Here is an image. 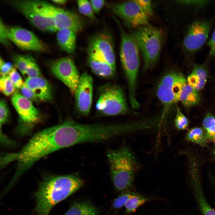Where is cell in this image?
Instances as JSON below:
<instances>
[{"label":"cell","mask_w":215,"mask_h":215,"mask_svg":"<svg viewBox=\"0 0 215 215\" xmlns=\"http://www.w3.org/2000/svg\"><path fill=\"white\" fill-rule=\"evenodd\" d=\"M83 184V181L74 174L45 177L35 194L36 213L48 215L54 206L79 189Z\"/></svg>","instance_id":"obj_1"},{"label":"cell","mask_w":215,"mask_h":215,"mask_svg":"<svg viewBox=\"0 0 215 215\" xmlns=\"http://www.w3.org/2000/svg\"><path fill=\"white\" fill-rule=\"evenodd\" d=\"M107 154L115 189L121 192L134 191V176L139 165L133 153L129 148L123 147L109 149Z\"/></svg>","instance_id":"obj_2"},{"label":"cell","mask_w":215,"mask_h":215,"mask_svg":"<svg viewBox=\"0 0 215 215\" xmlns=\"http://www.w3.org/2000/svg\"><path fill=\"white\" fill-rule=\"evenodd\" d=\"M114 19L120 31V58L128 80L130 103L132 108L136 109L139 106L136 99V91L140 51L137 43L131 34L124 29L116 18L114 17Z\"/></svg>","instance_id":"obj_3"},{"label":"cell","mask_w":215,"mask_h":215,"mask_svg":"<svg viewBox=\"0 0 215 215\" xmlns=\"http://www.w3.org/2000/svg\"><path fill=\"white\" fill-rule=\"evenodd\" d=\"M131 34L136 40L143 60L145 69L157 63L163 41V34L159 28L149 24L138 27Z\"/></svg>","instance_id":"obj_4"},{"label":"cell","mask_w":215,"mask_h":215,"mask_svg":"<svg viewBox=\"0 0 215 215\" xmlns=\"http://www.w3.org/2000/svg\"><path fill=\"white\" fill-rule=\"evenodd\" d=\"M96 108L103 115L125 114L128 109L123 91L117 85L107 84L100 88Z\"/></svg>","instance_id":"obj_5"},{"label":"cell","mask_w":215,"mask_h":215,"mask_svg":"<svg viewBox=\"0 0 215 215\" xmlns=\"http://www.w3.org/2000/svg\"><path fill=\"white\" fill-rule=\"evenodd\" d=\"M187 83L181 73L171 71L165 75L158 85L157 95L165 108L179 101L181 91Z\"/></svg>","instance_id":"obj_6"},{"label":"cell","mask_w":215,"mask_h":215,"mask_svg":"<svg viewBox=\"0 0 215 215\" xmlns=\"http://www.w3.org/2000/svg\"><path fill=\"white\" fill-rule=\"evenodd\" d=\"M109 7L127 27L137 28L148 24L149 17L135 0L112 2Z\"/></svg>","instance_id":"obj_7"},{"label":"cell","mask_w":215,"mask_h":215,"mask_svg":"<svg viewBox=\"0 0 215 215\" xmlns=\"http://www.w3.org/2000/svg\"><path fill=\"white\" fill-rule=\"evenodd\" d=\"M52 20L57 31L63 29H69L78 33L83 29L82 19L75 13L56 7L46 1L39 0Z\"/></svg>","instance_id":"obj_8"},{"label":"cell","mask_w":215,"mask_h":215,"mask_svg":"<svg viewBox=\"0 0 215 215\" xmlns=\"http://www.w3.org/2000/svg\"><path fill=\"white\" fill-rule=\"evenodd\" d=\"M11 101L20 119L18 132L21 135L25 134L39 122V112L31 101L18 92L13 94Z\"/></svg>","instance_id":"obj_9"},{"label":"cell","mask_w":215,"mask_h":215,"mask_svg":"<svg viewBox=\"0 0 215 215\" xmlns=\"http://www.w3.org/2000/svg\"><path fill=\"white\" fill-rule=\"evenodd\" d=\"M50 69L68 87L72 94H74L80 77L73 59L66 57L56 60L51 63Z\"/></svg>","instance_id":"obj_10"},{"label":"cell","mask_w":215,"mask_h":215,"mask_svg":"<svg viewBox=\"0 0 215 215\" xmlns=\"http://www.w3.org/2000/svg\"><path fill=\"white\" fill-rule=\"evenodd\" d=\"M210 24L204 21H196L189 26L183 41L187 51L194 52L200 49L208 37Z\"/></svg>","instance_id":"obj_11"},{"label":"cell","mask_w":215,"mask_h":215,"mask_svg":"<svg viewBox=\"0 0 215 215\" xmlns=\"http://www.w3.org/2000/svg\"><path fill=\"white\" fill-rule=\"evenodd\" d=\"M8 37L19 48L26 50L43 52L45 45L32 32L18 27L9 29Z\"/></svg>","instance_id":"obj_12"},{"label":"cell","mask_w":215,"mask_h":215,"mask_svg":"<svg viewBox=\"0 0 215 215\" xmlns=\"http://www.w3.org/2000/svg\"><path fill=\"white\" fill-rule=\"evenodd\" d=\"M93 79L87 73L80 76L75 93L76 104L79 112L84 115L90 112L92 101Z\"/></svg>","instance_id":"obj_13"},{"label":"cell","mask_w":215,"mask_h":215,"mask_svg":"<svg viewBox=\"0 0 215 215\" xmlns=\"http://www.w3.org/2000/svg\"><path fill=\"white\" fill-rule=\"evenodd\" d=\"M88 48L99 53L107 62L116 68V58L112 38L107 32L102 31L90 38Z\"/></svg>","instance_id":"obj_14"},{"label":"cell","mask_w":215,"mask_h":215,"mask_svg":"<svg viewBox=\"0 0 215 215\" xmlns=\"http://www.w3.org/2000/svg\"><path fill=\"white\" fill-rule=\"evenodd\" d=\"M10 3L37 29L43 31H49L46 21L32 0H16L12 1Z\"/></svg>","instance_id":"obj_15"},{"label":"cell","mask_w":215,"mask_h":215,"mask_svg":"<svg viewBox=\"0 0 215 215\" xmlns=\"http://www.w3.org/2000/svg\"><path fill=\"white\" fill-rule=\"evenodd\" d=\"M87 55L88 64L96 74L107 78L112 76L115 74L116 68L109 64L99 53L88 48Z\"/></svg>","instance_id":"obj_16"},{"label":"cell","mask_w":215,"mask_h":215,"mask_svg":"<svg viewBox=\"0 0 215 215\" xmlns=\"http://www.w3.org/2000/svg\"><path fill=\"white\" fill-rule=\"evenodd\" d=\"M191 175L194 196L202 215H215V210L210 206L204 194L199 174L193 170Z\"/></svg>","instance_id":"obj_17"},{"label":"cell","mask_w":215,"mask_h":215,"mask_svg":"<svg viewBox=\"0 0 215 215\" xmlns=\"http://www.w3.org/2000/svg\"><path fill=\"white\" fill-rule=\"evenodd\" d=\"M26 85L39 100L47 101L52 98L51 86L48 82L41 76L26 79Z\"/></svg>","instance_id":"obj_18"},{"label":"cell","mask_w":215,"mask_h":215,"mask_svg":"<svg viewBox=\"0 0 215 215\" xmlns=\"http://www.w3.org/2000/svg\"><path fill=\"white\" fill-rule=\"evenodd\" d=\"M57 32L56 39L60 48L68 54L73 53L76 48V33L67 29Z\"/></svg>","instance_id":"obj_19"},{"label":"cell","mask_w":215,"mask_h":215,"mask_svg":"<svg viewBox=\"0 0 215 215\" xmlns=\"http://www.w3.org/2000/svg\"><path fill=\"white\" fill-rule=\"evenodd\" d=\"M207 78V73L205 68L201 65H195L192 72L187 77V83L198 91L205 86Z\"/></svg>","instance_id":"obj_20"},{"label":"cell","mask_w":215,"mask_h":215,"mask_svg":"<svg viewBox=\"0 0 215 215\" xmlns=\"http://www.w3.org/2000/svg\"><path fill=\"white\" fill-rule=\"evenodd\" d=\"M200 97L198 91L187 83L182 87L179 101L185 107L190 108L195 106L199 102Z\"/></svg>","instance_id":"obj_21"},{"label":"cell","mask_w":215,"mask_h":215,"mask_svg":"<svg viewBox=\"0 0 215 215\" xmlns=\"http://www.w3.org/2000/svg\"><path fill=\"white\" fill-rule=\"evenodd\" d=\"M97 209L88 201L73 203L64 215H99Z\"/></svg>","instance_id":"obj_22"},{"label":"cell","mask_w":215,"mask_h":215,"mask_svg":"<svg viewBox=\"0 0 215 215\" xmlns=\"http://www.w3.org/2000/svg\"><path fill=\"white\" fill-rule=\"evenodd\" d=\"M186 139L203 147H207V139L203 129L195 127L189 130L186 136Z\"/></svg>","instance_id":"obj_23"},{"label":"cell","mask_w":215,"mask_h":215,"mask_svg":"<svg viewBox=\"0 0 215 215\" xmlns=\"http://www.w3.org/2000/svg\"><path fill=\"white\" fill-rule=\"evenodd\" d=\"M150 200V198L138 193L130 198L125 204L126 213L135 212L139 207Z\"/></svg>","instance_id":"obj_24"},{"label":"cell","mask_w":215,"mask_h":215,"mask_svg":"<svg viewBox=\"0 0 215 215\" xmlns=\"http://www.w3.org/2000/svg\"><path fill=\"white\" fill-rule=\"evenodd\" d=\"M203 129L207 140L215 142V117L208 113L203 121Z\"/></svg>","instance_id":"obj_25"},{"label":"cell","mask_w":215,"mask_h":215,"mask_svg":"<svg viewBox=\"0 0 215 215\" xmlns=\"http://www.w3.org/2000/svg\"><path fill=\"white\" fill-rule=\"evenodd\" d=\"M77 3L79 12L90 19H96L90 1L87 0H78Z\"/></svg>","instance_id":"obj_26"},{"label":"cell","mask_w":215,"mask_h":215,"mask_svg":"<svg viewBox=\"0 0 215 215\" xmlns=\"http://www.w3.org/2000/svg\"><path fill=\"white\" fill-rule=\"evenodd\" d=\"M138 193L135 191H128L121 192L114 200L113 206L115 209L121 208L127 201L132 196L136 195Z\"/></svg>","instance_id":"obj_27"},{"label":"cell","mask_w":215,"mask_h":215,"mask_svg":"<svg viewBox=\"0 0 215 215\" xmlns=\"http://www.w3.org/2000/svg\"><path fill=\"white\" fill-rule=\"evenodd\" d=\"M15 87L11 82L8 75L1 76L0 89L2 93L7 96L14 94Z\"/></svg>","instance_id":"obj_28"},{"label":"cell","mask_w":215,"mask_h":215,"mask_svg":"<svg viewBox=\"0 0 215 215\" xmlns=\"http://www.w3.org/2000/svg\"><path fill=\"white\" fill-rule=\"evenodd\" d=\"M41 75L40 70L34 58L32 56L28 55V64L26 71L27 78L39 77Z\"/></svg>","instance_id":"obj_29"},{"label":"cell","mask_w":215,"mask_h":215,"mask_svg":"<svg viewBox=\"0 0 215 215\" xmlns=\"http://www.w3.org/2000/svg\"><path fill=\"white\" fill-rule=\"evenodd\" d=\"M13 60L15 66L22 75L25 77L28 64V55H17L14 56Z\"/></svg>","instance_id":"obj_30"},{"label":"cell","mask_w":215,"mask_h":215,"mask_svg":"<svg viewBox=\"0 0 215 215\" xmlns=\"http://www.w3.org/2000/svg\"><path fill=\"white\" fill-rule=\"evenodd\" d=\"M175 124L179 130H185L187 128L188 121L187 117L181 112L179 107L176 106V113L175 119Z\"/></svg>","instance_id":"obj_31"},{"label":"cell","mask_w":215,"mask_h":215,"mask_svg":"<svg viewBox=\"0 0 215 215\" xmlns=\"http://www.w3.org/2000/svg\"><path fill=\"white\" fill-rule=\"evenodd\" d=\"M8 76L15 87L18 89L20 88L24 82L16 68L13 67L9 73Z\"/></svg>","instance_id":"obj_32"},{"label":"cell","mask_w":215,"mask_h":215,"mask_svg":"<svg viewBox=\"0 0 215 215\" xmlns=\"http://www.w3.org/2000/svg\"><path fill=\"white\" fill-rule=\"evenodd\" d=\"M9 110L5 102L1 100L0 103V129L2 126L7 122L9 116Z\"/></svg>","instance_id":"obj_33"},{"label":"cell","mask_w":215,"mask_h":215,"mask_svg":"<svg viewBox=\"0 0 215 215\" xmlns=\"http://www.w3.org/2000/svg\"><path fill=\"white\" fill-rule=\"evenodd\" d=\"M135 1L149 17L152 16L153 9V4L151 1L136 0Z\"/></svg>","instance_id":"obj_34"},{"label":"cell","mask_w":215,"mask_h":215,"mask_svg":"<svg viewBox=\"0 0 215 215\" xmlns=\"http://www.w3.org/2000/svg\"><path fill=\"white\" fill-rule=\"evenodd\" d=\"M9 29L4 24L1 19L0 22V41L1 43L5 45L9 44L8 37Z\"/></svg>","instance_id":"obj_35"},{"label":"cell","mask_w":215,"mask_h":215,"mask_svg":"<svg viewBox=\"0 0 215 215\" xmlns=\"http://www.w3.org/2000/svg\"><path fill=\"white\" fill-rule=\"evenodd\" d=\"M22 94L30 101L38 102L39 99L33 92L26 85L25 82L20 88Z\"/></svg>","instance_id":"obj_36"},{"label":"cell","mask_w":215,"mask_h":215,"mask_svg":"<svg viewBox=\"0 0 215 215\" xmlns=\"http://www.w3.org/2000/svg\"><path fill=\"white\" fill-rule=\"evenodd\" d=\"M14 67L10 62H5L0 57V70L1 76H8Z\"/></svg>","instance_id":"obj_37"},{"label":"cell","mask_w":215,"mask_h":215,"mask_svg":"<svg viewBox=\"0 0 215 215\" xmlns=\"http://www.w3.org/2000/svg\"><path fill=\"white\" fill-rule=\"evenodd\" d=\"M90 1L95 13H98L100 12L105 3L104 0H92Z\"/></svg>","instance_id":"obj_38"},{"label":"cell","mask_w":215,"mask_h":215,"mask_svg":"<svg viewBox=\"0 0 215 215\" xmlns=\"http://www.w3.org/2000/svg\"><path fill=\"white\" fill-rule=\"evenodd\" d=\"M209 1L208 0H179L178 2L188 5L196 6H202L205 5Z\"/></svg>","instance_id":"obj_39"},{"label":"cell","mask_w":215,"mask_h":215,"mask_svg":"<svg viewBox=\"0 0 215 215\" xmlns=\"http://www.w3.org/2000/svg\"><path fill=\"white\" fill-rule=\"evenodd\" d=\"M210 48L209 56H215V30L213 32L210 40L207 43Z\"/></svg>","instance_id":"obj_40"},{"label":"cell","mask_w":215,"mask_h":215,"mask_svg":"<svg viewBox=\"0 0 215 215\" xmlns=\"http://www.w3.org/2000/svg\"><path fill=\"white\" fill-rule=\"evenodd\" d=\"M52 1L56 4L63 5L65 4L67 2V1L66 0H52Z\"/></svg>","instance_id":"obj_41"},{"label":"cell","mask_w":215,"mask_h":215,"mask_svg":"<svg viewBox=\"0 0 215 215\" xmlns=\"http://www.w3.org/2000/svg\"><path fill=\"white\" fill-rule=\"evenodd\" d=\"M210 177L211 180L215 187V177L213 176H210Z\"/></svg>","instance_id":"obj_42"},{"label":"cell","mask_w":215,"mask_h":215,"mask_svg":"<svg viewBox=\"0 0 215 215\" xmlns=\"http://www.w3.org/2000/svg\"><path fill=\"white\" fill-rule=\"evenodd\" d=\"M213 155L214 159H215V146L213 150Z\"/></svg>","instance_id":"obj_43"}]
</instances>
